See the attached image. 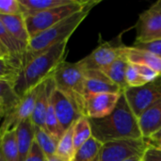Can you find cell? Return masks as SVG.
<instances>
[{"instance_id": "38", "label": "cell", "mask_w": 161, "mask_h": 161, "mask_svg": "<svg viewBox=\"0 0 161 161\" xmlns=\"http://www.w3.org/2000/svg\"><path fill=\"white\" fill-rule=\"evenodd\" d=\"M142 158V156H136V157H132V158H129L127 159H125V161H141Z\"/></svg>"}, {"instance_id": "33", "label": "cell", "mask_w": 161, "mask_h": 161, "mask_svg": "<svg viewBox=\"0 0 161 161\" xmlns=\"http://www.w3.org/2000/svg\"><path fill=\"white\" fill-rule=\"evenodd\" d=\"M142 161H161V151L149 145L142 156Z\"/></svg>"}, {"instance_id": "13", "label": "cell", "mask_w": 161, "mask_h": 161, "mask_svg": "<svg viewBox=\"0 0 161 161\" xmlns=\"http://www.w3.org/2000/svg\"><path fill=\"white\" fill-rule=\"evenodd\" d=\"M87 93H122V90L100 70H83Z\"/></svg>"}, {"instance_id": "30", "label": "cell", "mask_w": 161, "mask_h": 161, "mask_svg": "<svg viewBox=\"0 0 161 161\" xmlns=\"http://www.w3.org/2000/svg\"><path fill=\"white\" fill-rule=\"evenodd\" d=\"M21 6L18 0H0V14H20Z\"/></svg>"}, {"instance_id": "27", "label": "cell", "mask_w": 161, "mask_h": 161, "mask_svg": "<svg viewBox=\"0 0 161 161\" xmlns=\"http://www.w3.org/2000/svg\"><path fill=\"white\" fill-rule=\"evenodd\" d=\"M22 67L12 58H0V80H16Z\"/></svg>"}, {"instance_id": "8", "label": "cell", "mask_w": 161, "mask_h": 161, "mask_svg": "<svg viewBox=\"0 0 161 161\" xmlns=\"http://www.w3.org/2000/svg\"><path fill=\"white\" fill-rule=\"evenodd\" d=\"M124 45L120 37L112 42L102 43L90 55L77 61L80 67L87 70H103L124 55Z\"/></svg>"}, {"instance_id": "26", "label": "cell", "mask_w": 161, "mask_h": 161, "mask_svg": "<svg viewBox=\"0 0 161 161\" xmlns=\"http://www.w3.org/2000/svg\"><path fill=\"white\" fill-rule=\"evenodd\" d=\"M21 97L14 90V83L8 80H0V104L4 105L8 111L14 108Z\"/></svg>"}, {"instance_id": "7", "label": "cell", "mask_w": 161, "mask_h": 161, "mask_svg": "<svg viewBox=\"0 0 161 161\" xmlns=\"http://www.w3.org/2000/svg\"><path fill=\"white\" fill-rule=\"evenodd\" d=\"M147 139H128L103 143L99 161H125V159L143 156L148 148Z\"/></svg>"}, {"instance_id": "4", "label": "cell", "mask_w": 161, "mask_h": 161, "mask_svg": "<svg viewBox=\"0 0 161 161\" xmlns=\"http://www.w3.org/2000/svg\"><path fill=\"white\" fill-rule=\"evenodd\" d=\"M57 90L66 95L75 105L78 112L85 114V75L78 62L62 61L52 75Z\"/></svg>"}, {"instance_id": "12", "label": "cell", "mask_w": 161, "mask_h": 161, "mask_svg": "<svg viewBox=\"0 0 161 161\" xmlns=\"http://www.w3.org/2000/svg\"><path fill=\"white\" fill-rule=\"evenodd\" d=\"M52 102L58 121L64 132L82 116L73 102L56 87L52 92Z\"/></svg>"}, {"instance_id": "39", "label": "cell", "mask_w": 161, "mask_h": 161, "mask_svg": "<svg viewBox=\"0 0 161 161\" xmlns=\"http://www.w3.org/2000/svg\"><path fill=\"white\" fill-rule=\"evenodd\" d=\"M0 161H6L3 154H2V151H1V148H0Z\"/></svg>"}, {"instance_id": "37", "label": "cell", "mask_w": 161, "mask_h": 161, "mask_svg": "<svg viewBox=\"0 0 161 161\" xmlns=\"http://www.w3.org/2000/svg\"><path fill=\"white\" fill-rule=\"evenodd\" d=\"M161 139V129H159L156 134H154L149 140H159Z\"/></svg>"}, {"instance_id": "25", "label": "cell", "mask_w": 161, "mask_h": 161, "mask_svg": "<svg viewBox=\"0 0 161 161\" xmlns=\"http://www.w3.org/2000/svg\"><path fill=\"white\" fill-rule=\"evenodd\" d=\"M74 127V144L75 151L83 145L92 137V128L89 119L85 116H81L73 125Z\"/></svg>"}, {"instance_id": "31", "label": "cell", "mask_w": 161, "mask_h": 161, "mask_svg": "<svg viewBox=\"0 0 161 161\" xmlns=\"http://www.w3.org/2000/svg\"><path fill=\"white\" fill-rule=\"evenodd\" d=\"M25 161H47L45 155L43 154V152L42 151V149L35 141Z\"/></svg>"}, {"instance_id": "5", "label": "cell", "mask_w": 161, "mask_h": 161, "mask_svg": "<svg viewBox=\"0 0 161 161\" xmlns=\"http://www.w3.org/2000/svg\"><path fill=\"white\" fill-rule=\"evenodd\" d=\"M89 3L90 1L76 0L69 5L49 8L38 13L25 16V25L30 39L72 16L73 14L81 11L89 5Z\"/></svg>"}, {"instance_id": "14", "label": "cell", "mask_w": 161, "mask_h": 161, "mask_svg": "<svg viewBox=\"0 0 161 161\" xmlns=\"http://www.w3.org/2000/svg\"><path fill=\"white\" fill-rule=\"evenodd\" d=\"M0 21L4 25L8 33L26 49L30 37L27 32L24 15L22 13L0 14Z\"/></svg>"}, {"instance_id": "29", "label": "cell", "mask_w": 161, "mask_h": 161, "mask_svg": "<svg viewBox=\"0 0 161 161\" xmlns=\"http://www.w3.org/2000/svg\"><path fill=\"white\" fill-rule=\"evenodd\" d=\"M131 46L134 48H137V49L148 51L161 58V39L151 41V42H135L133 43V45H131Z\"/></svg>"}, {"instance_id": "16", "label": "cell", "mask_w": 161, "mask_h": 161, "mask_svg": "<svg viewBox=\"0 0 161 161\" xmlns=\"http://www.w3.org/2000/svg\"><path fill=\"white\" fill-rule=\"evenodd\" d=\"M15 130L19 161H25L35 141V126L30 119H26L19 124Z\"/></svg>"}, {"instance_id": "6", "label": "cell", "mask_w": 161, "mask_h": 161, "mask_svg": "<svg viewBox=\"0 0 161 161\" xmlns=\"http://www.w3.org/2000/svg\"><path fill=\"white\" fill-rule=\"evenodd\" d=\"M124 95L137 118L145 110L161 101V75L140 87H128Z\"/></svg>"}, {"instance_id": "23", "label": "cell", "mask_w": 161, "mask_h": 161, "mask_svg": "<svg viewBox=\"0 0 161 161\" xmlns=\"http://www.w3.org/2000/svg\"><path fill=\"white\" fill-rule=\"evenodd\" d=\"M0 148L6 161H19L15 129L9 130L0 137Z\"/></svg>"}, {"instance_id": "40", "label": "cell", "mask_w": 161, "mask_h": 161, "mask_svg": "<svg viewBox=\"0 0 161 161\" xmlns=\"http://www.w3.org/2000/svg\"><path fill=\"white\" fill-rule=\"evenodd\" d=\"M141 161H142V160H141Z\"/></svg>"}, {"instance_id": "15", "label": "cell", "mask_w": 161, "mask_h": 161, "mask_svg": "<svg viewBox=\"0 0 161 161\" xmlns=\"http://www.w3.org/2000/svg\"><path fill=\"white\" fill-rule=\"evenodd\" d=\"M138 120L142 138L150 139L161 129V101L145 110Z\"/></svg>"}, {"instance_id": "32", "label": "cell", "mask_w": 161, "mask_h": 161, "mask_svg": "<svg viewBox=\"0 0 161 161\" xmlns=\"http://www.w3.org/2000/svg\"><path fill=\"white\" fill-rule=\"evenodd\" d=\"M136 67H137L142 78L144 80L145 83H148L154 79H156L159 75V74L158 72H156L155 70H153L150 67H147L144 65H136Z\"/></svg>"}, {"instance_id": "3", "label": "cell", "mask_w": 161, "mask_h": 161, "mask_svg": "<svg viewBox=\"0 0 161 161\" xmlns=\"http://www.w3.org/2000/svg\"><path fill=\"white\" fill-rule=\"evenodd\" d=\"M98 3L99 1H90L89 5L81 11L73 14L58 24L32 37L23 55L22 68L38 55L58 43L69 41L71 35L85 20L91 9Z\"/></svg>"}, {"instance_id": "21", "label": "cell", "mask_w": 161, "mask_h": 161, "mask_svg": "<svg viewBox=\"0 0 161 161\" xmlns=\"http://www.w3.org/2000/svg\"><path fill=\"white\" fill-rule=\"evenodd\" d=\"M73 125L67 129L58 142L56 155L62 161H74L75 156V148L74 144V127Z\"/></svg>"}, {"instance_id": "18", "label": "cell", "mask_w": 161, "mask_h": 161, "mask_svg": "<svg viewBox=\"0 0 161 161\" xmlns=\"http://www.w3.org/2000/svg\"><path fill=\"white\" fill-rule=\"evenodd\" d=\"M128 60L123 55L119 58H117L113 63H111L109 66L106 67L105 69L101 70L114 84H116L122 92H124L126 88H128L126 83V70L128 67Z\"/></svg>"}, {"instance_id": "34", "label": "cell", "mask_w": 161, "mask_h": 161, "mask_svg": "<svg viewBox=\"0 0 161 161\" xmlns=\"http://www.w3.org/2000/svg\"><path fill=\"white\" fill-rule=\"evenodd\" d=\"M147 141H148V143L150 146L161 151V139H159V140H149V139H147Z\"/></svg>"}, {"instance_id": "11", "label": "cell", "mask_w": 161, "mask_h": 161, "mask_svg": "<svg viewBox=\"0 0 161 161\" xmlns=\"http://www.w3.org/2000/svg\"><path fill=\"white\" fill-rule=\"evenodd\" d=\"M121 93H87L85 114L89 119H97L110 114L117 106Z\"/></svg>"}, {"instance_id": "2", "label": "cell", "mask_w": 161, "mask_h": 161, "mask_svg": "<svg viewBox=\"0 0 161 161\" xmlns=\"http://www.w3.org/2000/svg\"><path fill=\"white\" fill-rule=\"evenodd\" d=\"M67 43L68 41H65L51 47L35 57L21 69L14 81V90L19 97L24 96L27 92L52 76L57 67L65 60Z\"/></svg>"}, {"instance_id": "24", "label": "cell", "mask_w": 161, "mask_h": 161, "mask_svg": "<svg viewBox=\"0 0 161 161\" xmlns=\"http://www.w3.org/2000/svg\"><path fill=\"white\" fill-rule=\"evenodd\" d=\"M35 142L38 143L46 158L56 155L58 141L51 136L44 128L35 126Z\"/></svg>"}, {"instance_id": "36", "label": "cell", "mask_w": 161, "mask_h": 161, "mask_svg": "<svg viewBox=\"0 0 161 161\" xmlns=\"http://www.w3.org/2000/svg\"><path fill=\"white\" fill-rule=\"evenodd\" d=\"M7 112H8L7 108H6L4 105L0 104V119H1V118H4V117L6 116Z\"/></svg>"}, {"instance_id": "19", "label": "cell", "mask_w": 161, "mask_h": 161, "mask_svg": "<svg viewBox=\"0 0 161 161\" xmlns=\"http://www.w3.org/2000/svg\"><path fill=\"white\" fill-rule=\"evenodd\" d=\"M22 14L25 16L38 13L49 8L72 4L76 0H18Z\"/></svg>"}, {"instance_id": "9", "label": "cell", "mask_w": 161, "mask_h": 161, "mask_svg": "<svg viewBox=\"0 0 161 161\" xmlns=\"http://www.w3.org/2000/svg\"><path fill=\"white\" fill-rule=\"evenodd\" d=\"M40 85L27 92L24 96L21 97L19 103L7 112L0 126V137L9 130L15 129L17 125L25 120L31 118L35 102L40 91Z\"/></svg>"}, {"instance_id": "22", "label": "cell", "mask_w": 161, "mask_h": 161, "mask_svg": "<svg viewBox=\"0 0 161 161\" xmlns=\"http://www.w3.org/2000/svg\"><path fill=\"white\" fill-rule=\"evenodd\" d=\"M102 143L92 137L75 152L74 161H99Z\"/></svg>"}, {"instance_id": "1", "label": "cell", "mask_w": 161, "mask_h": 161, "mask_svg": "<svg viewBox=\"0 0 161 161\" xmlns=\"http://www.w3.org/2000/svg\"><path fill=\"white\" fill-rule=\"evenodd\" d=\"M89 122L92 137L102 144L113 141L142 138L139 120L131 110L124 92L121 93L117 106L110 114L89 119Z\"/></svg>"}, {"instance_id": "20", "label": "cell", "mask_w": 161, "mask_h": 161, "mask_svg": "<svg viewBox=\"0 0 161 161\" xmlns=\"http://www.w3.org/2000/svg\"><path fill=\"white\" fill-rule=\"evenodd\" d=\"M0 43L7 49L9 56L18 62L22 67V58L25 51V48L14 40L7 31L4 25L0 21Z\"/></svg>"}, {"instance_id": "17", "label": "cell", "mask_w": 161, "mask_h": 161, "mask_svg": "<svg viewBox=\"0 0 161 161\" xmlns=\"http://www.w3.org/2000/svg\"><path fill=\"white\" fill-rule=\"evenodd\" d=\"M124 55L129 63L150 67L161 75V58L158 56L132 46H125Z\"/></svg>"}, {"instance_id": "35", "label": "cell", "mask_w": 161, "mask_h": 161, "mask_svg": "<svg viewBox=\"0 0 161 161\" xmlns=\"http://www.w3.org/2000/svg\"><path fill=\"white\" fill-rule=\"evenodd\" d=\"M7 57H10V56H9L8 52L7 51V49L0 43V58H7Z\"/></svg>"}, {"instance_id": "10", "label": "cell", "mask_w": 161, "mask_h": 161, "mask_svg": "<svg viewBox=\"0 0 161 161\" xmlns=\"http://www.w3.org/2000/svg\"><path fill=\"white\" fill-rule=\"evenodd\" d=\"M136 42H146L161 39V0L156 2L139 17Z\"/></svg>"}, {"instance_id": "28", "label": "cell", "mask_w": 161, "mask_h": 161, "mask_svg": "<svg viewBox=\"0 0 161 161\" xmlns=\"http://www.w3.org/2000/svg\"><path fill=\"white\" fill-rule=\"evenodd\" d=\"M126 83L128 87H140L145 84L135 64L129 63L126 70Z\"/></svg>"}]
</instances>
